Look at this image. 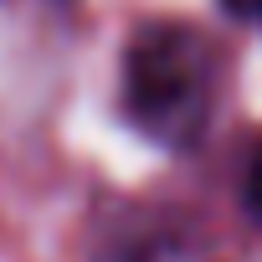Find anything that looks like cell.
<instances>
[{"mask_svg": "<svg viewBox=\"0 0 262 262\" xmlns=\"http://www.w3.org/2000/svg\"><path fill=\"white\" fill-rule=\"evenodd\" d=\"M98 262H216V257L201 242V231L180 221H134L98 252Z\"/></svg>", "mask_w": 262, "mask_h": 262, "instance_id": "7a4b0ae2", "label": "cell"}, {"mask_svg": "<svg viewBox=\"0 0 262 262\" xmlns=\"http://www.w3.org/2000/svg\"><path fill=\"white\" fill-rule=\"evenodd\" d=\"M221 11H226L231 21H242V26H257V31H262V0H221Z\"/></svg>", "mask_w": 262, "mask_h": 262, "instance_id": "277c9868", "label": "cell"}, {"mask_svg": "<svg viewBox=\"0 0 262 262\" xmlns=\"http://www.w3.org/2000/svg\"><path fill=\"white\" fill-rule=\"evenodd\" d=\"M221 47L190 21H144L118 57V108L139 139L160 149H195L221 108Z\"/></svg>", "mask_w": 262, "mask_h": 262, "instance_id": "6da1fadb", "label": "cell"}, {"mask_svg": "<svg viewBox=\"0 0 262 262\" xmlns=\"http://www.w3.org/2000/svg\"><path fill=\"white\" fill-rule=\"evenodd\" d=\"M242 211H247V221L252 226H262V149L247 160V170H242Z\"/></svg>", "mask_w": 262, "mask_h": 262, "instance_id": "3957f363", "label": "cell"}]
</instances>
